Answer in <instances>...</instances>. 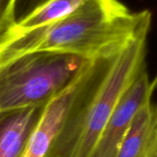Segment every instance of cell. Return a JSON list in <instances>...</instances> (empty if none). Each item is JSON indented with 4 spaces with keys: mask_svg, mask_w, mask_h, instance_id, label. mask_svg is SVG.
Masks as SVG:
<instances>
[{
    "mask_svg": "<svg viewBox=\"0 0 157 157\" xmlns=\"http://www.w3.org/2000/svg\"><path fill=\"white\" fill-rule=\"evenodd\" d=\"M149 10L132 12L120 0H88L69 16L0 43V66L23 54L55 52L88 60L113 56L149 34Z\"/></svg>",
    "mask_w": 157,
    "mask_h": 157,
    "instance_id": "1",
    "label": "cell"
},
{
    "mask_svg": "<svg viewBox=\"0 0 157 157\" xmlns=\"http://www.w3.org/2000/svg\"><path fill=\"white\" fill-rule=\"evenodd\" d=\"M147 37L141 35L119 54L87 61L63 125L45 157L91 156L121 98L146 67Z\"/></svg>",
    "mask_w": 157,
    "mask_h": 157,
    "instance_id": "2",
    "label": "cell"
},
{
    "mask_svg": "<svg viewBox=\"0 0 157 157\" xmlns=\"http://www.w3.org/2000/svg\"><path fill=\"white\" fill-rule=\"evenodd\" d=\"M88 59L34 52L0 66V113L48 102L66 87Z\"/></svg>",
    "mask_w": 157,
    "mask_h": 157,
    "instance_id": "3",
    "label": "cell"
},
{
    "mask_svg": "<svg viewBox=\"0 0 157 157\" xmlns=\"http://www.w3.org/2000/svg\"><path fill=\"white\" fill-rule=\"evenodd\" d=\"M154 89L144 67L121 98L90 157H114L139 109L151 101Z\"/></svg>",
    "mask_w": 157,
    "mask_h": 157,
    "instance_id": "4",
    "label": "cell"
},
{
    "mask_svg": "<svg viewBox=\"0 0 157 157\" xmlns=\"http://www.w3.org/2000/svg\"><path fill=\"white\" fill-rule=\"evenodd\" d=\"M77 83L78 75L66 87L46 103L42 115L32 132L24 157L47 155L63 125L77 88Z\"/></svg>",
    "mask_w": 157,
    "mask_h": 157,
    "instance_id": "5",
    "label": "cell"
},
{
    "mask_svg": "<svg viewBox=\"0 0 157 157\" xmlns=\"http://www.w3.org/2000/svg\"><path fill=\"white\" fill-rule=\"evenodd\" d=\"M46 103L0 113V157L25 156Z\"/></svg>",
    "mask_w": 157,
    "mask_h": 157,
    "instance_id": "6",
    "label": "cell"
},
{
    "mask_svg": "<svg viewBox=\"0 0 157 157\" xmlns=\"http://www.w3.org/2000/svg\"><path fill=\"white\" fill-rule=\"evenodd\" d=\"M88 0H49L22 19L17 21L0 36V43L8 41L31 30L58 21L78 9Z\"/></svg>",
    "mask_w": 157,
    "mask_h": 157,
    "instance_id": "7",
    "label": "cell"
},
{
    "mask_svg": "<svg viewBox=\"0 0 157 157\" xmlns=\"http://www.w3.org/2000/svg\"><path fill=\"white\" fill-rule=\"evenodd\" d=\"M153 119L154 105L149 101L135 115L114 157H151Z\"/></svg>",
    "mask_w": 157,
    "mask_h": 157,
    "instance_id": "8",
    "label": "cell"
},
{
    "mask_svg": "<svg viewBox=\"0 0 157 157\" xmlns=\"http://www.w3.org/2000/svg\"><path fill=\"white\" fill-rule=\"evenodd\" d=\"M17 0H0V36L15 23V8Z\"/></svg>",
    "mask_w": 157,
    "mask_h": 157,
    "instance_id": "9",
    "label": "cell"
},
{
    "mask_svg": "<svg viewBox=\"0 0 157 157\" xmlns=\"http://www.w3.org/2000/svg\"><path fill=\"white\" fill-rule=\"evenodd\" d=\"M49 0H17L15 8L16 22L25 17L34 9Z\"/></svg>",
    "mask_w": 157,
    "mask_h": 157,
    "instance_id": "10",
    "label": "cell"
},
{
    "mask_svg": "<svg viewBox=\"0 0 157 157\" xmlns=\"http://www.w3.org/2000/svg\"><path fill=\"white\" fill-rule=\"evenodd\" d=\"M151 157H157V105H154V119L151 136Z\"/></svg>",
    "mask_w": 157,
    "mask_h": 157,
    "instance_id": "11",
    "label": "cell"
},
{
    "mask_svg": "<svg viewBox=\"0 0 157 157\" xmlns=\"http://www.w3.org/2000/svg\"><path fill=\"white\" fill-rule=\"evenodd\" d=\"M151 85H152V87H153V89L155 91L157 88V74L155 76V78L151 81Z\"/></svg>",
    "mask_w": 157,
    "mask_h": 157,
    "instance_id": "12",
    "label": "cell"
}]
</instances>
